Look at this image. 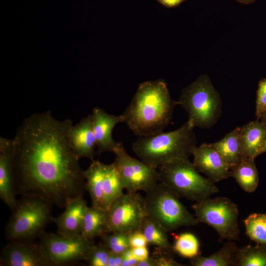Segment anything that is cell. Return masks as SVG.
Here are the masks:
<instances>
[{"label":"cell","instance_id":"cell-34","mask_svg":"<svg viewBox=\"0 0 266 266\" xmlns=\"http://www.w3.org/2000/svg\"><path fill=\"white\" fill-rule=\"evenodd\" d=\"M131 249L133 257L138 261L147 259L150 257L147 247H135Z\"/></svg>","mask_w":266,"mask_h":266},{"label":"cell","instance_id":"cell-11","mask_svg":"<svg viewBox=\"0 0 266 266\" xmlns=\"http://www.w3.org/2000/svg\"><path fill=\"white\" fill-rule=\"evenodd\" d=\"M114 153L124 189L128 193L146 192L159 182L158 169L131 156L119 142Z\"/></svg>","mask_w":266,"mask_h":266},{"label":"cell","instance_id":"cell-4","mask_svg":"<svg viewBox=\"0 0 266 266\" xmlns=\"http://www.w3.org/2000/svg\"><path fill=\"white\" fill-rule=\"evenodd\" d=\"M176 102L186 111L187 121L194 128L209 129L221 115L220 95L206 74L184 88Z\"/></svg>","mask_w":266,"mask_h":266},{"label":"cell","instance_id":"cell-31","mask_svg":"<svg viewBox=\"0 0 266 266\" xmlns=\"http://www.w3.org/2000/svg\"><path fill=\"white\" fill-rule=\"evenodd\" d=\"M174 254L155 247L150 257L153 259L155 266H182L183 265L174 259Z\"/></svg>","mask_w":266,"mask_h":266},{"label":"cell","instance_id":"cell-25","mask_svg":"<svg viewBox=\"0 0 266 266\" xmlns=\"http://www.w3.org/2000/svg\"><path fill=\"white\" fill-rule=\"evenodd\" d=\"M124 188L119 171L114 163L105 165L103 181V193L106 210L123 193Z\"/></svg>","mask_w":266,"mask_h":266},{"label":"cell","instance_id":"cell-38","mask_svg":"<svg viewBox=\"0 0 266 266\" xmlns=\"http://www.w3.org/2000/svg\"><path fill=\"white\" fill-rule=\"evenodd\" d=\"M107 266H116L115 254L111 252L108 260Z\"/></svg>","mask_w":266,"mask_h":266},{"label":"cell","instance_id":"cell-35","mask_svg":"<svg viewBox=\"0 0 266 266\" xmlns=\"http://www.w3.org/2000/svg\"><path fill=\"white\" fill-rule=\"evenodd\" d=\"M163 5L167 7L177 6L186 0H157Z\"/></svg>","mask_w":266,"mask_h":266},{"label":"cell","instance_id":"cell-13","mask_svg":"<svg viewBox=\"0 0 266 266\" xmlns=\"http://www.w3.org/2000/svg\"><path fill=\"white\" fill-rule=\"evenodd\" d=\"M193 155V164L197 170L204 173L212 182L221 181L231 177L227 163L209 143L197 146Z\"/></svg>","mask_w":266,"mask_h":266},{"label":"cell","instance_id":"cell-39","mask_svg":"<svg viewBox=\"0 0 266 266\" xmlns=\"http://www.w3.org/2000/svg\"><path fill=\"white\" fill-rule=\"evenodd\" d=\"M236 0L243 4H250L251 3H254L256 0Z\"/></svg>","mask_w":266,"mask_h":266},{"label":"cell","instance_id":"cell-10","mask_svg":"<svg viewBox=\"0 0 266 266\" xmlns=\"http://www.w3.org/2000/svg\"><path fill=\"white\" fill-rule=\"evenodd\" d=\"M146 216L144 197L138 192L124 193L106 210V233L139 231Z\"/></svg>","mask_w":266,"mask_h":266},{"label":"cell","instance_id":"cell-21","mask_svg":"<svg viewBox=\"0 0 266 266\" xmlns=\"http://www.w3.org/2000/svg\"><path fill=\"white\" fill-rule=\"evenodd\" d=\"M231 177L234 178L241 188L248 193L254 192L258 185L259 174L254 159L243 158L230 169Z\"/></svg>","mask_w":266,"mask_h":266},{"label":"cell","instance_id":"cell-26","mask_svg":"<svg viewBox=\"0 0 266 266\" xmlns=\"http://www.w3.org/2000/svg\"><path fill=\"white\" fill-rule=\"evenodd\" d=\"M234 266H266V245L238 248Z\"/></svg>","mask_w":266,"mask_h":266},{"label":"cell","instance_id":"cell-20","mask_svg":"<svg viewBox=\"0 0 266 266\" xmlns=\"http://www.w3.org/2000/svg\"><path fill=\"white\" fill-rule=\"evenodd\" d=\"M240 127L227 133L221 140L209 143L227 163L230 169L238 165L243 159L240 141Z\"/></svg>","mask_w":266,"mask_h":266},{"label":"cell","instance_id":"cell-5","mask_svg":"<svg viewBox=\"0 0 266 266\" xmlns=\"http://www.w3.org/2000/svg\"><path fill=\"white\" fill-rule=\"evenodd\" d=\"M52 205L38 197L21 196L5 226V238L9 241L39 238L52 222Z\"/></svg>","mask_w":266,"mask_h":266},{"label":"cell","instance_id":"cell-33","mask_svg":"<svg viewBox=\"0 0 266 266\" xmlns=\"http://www.w3.org/2000/svg\"><path fill=\"white\" fill-rule=\"evenodd\" d=\"M128 240L131 248L147 247L148 244L144 234L140 230L128 234Z\"/></svg>","mask_w":266,"mask_h":266},{"label":"cell","instance_id":"cell-30","mask_svg":"<svg viewBox=\"0 0 266 266\" xmlns=\"http://www.w3.org/2000/svg\"><path fill=\"white\" fill-rule=\"evenodd\" d=\"M110 250L102 243L95 244L86 261L90 266H107Z\"/></svg>","mask_w":266,"mask_h":266},{"label":"cell","instance_id":"cell-9","mask_svg":"<svg viewBox=\"0 0 266 266\" xmlns=\"http://www.w3.org/2000/svg\"><path fill=\"white\" fill-rule=\"evenodd\" d=\"M38 243L49 266H61L86 261L93 246L92 239L82 235L67 237L44 232Z\"/></svg>","mask_w":266,"mask_h":266},{"label":"cell","instance_id":"cell-17","mask_svg":"<svg viewBox=\"0 0 266 266\" xmlns=\"http://www.w3.org/2000/svg\"><path fill=\"white\" fill-rule=\"evenodd\" d=\"M88 207L83 197L75 198L69 202L62 214L57 217H52V222L57 226V233L67 237L80 235L84 217Z\"/></svg>","mask_w":266,"mask_h":266},{"label":"cell","instance_id":"cell-3","mask_svg":"<svg viewBox=\"0 0 266 266\" xmlns=\"http://www.w3.org/2000/svg\"><path fill=\"white\" fill-rule=\"evenodd\" d=\"M197 144L194 128L187 121L173 131L139 137L132 149L139 160L157 169L175 160L189 159Z\"/></svg>","mask_w":266,"mask_h":266},{"label":"cell","instance_id":"cell-2","mask_svg":"<svg viewBox=\"0 0 266 266\" xmlns=\"http://www.w3.org/2000/svg\"><path fill=\"white\" fill-rule=\"evenodd\" d=\"M176 105L164 80L145 81L139 85L122 114L124 123L139 137L163 132L170 123Z\"/></svg>","mask_w":266,"mask_h":266},{"label":"cell","instance_id":"cell-6","mask_svg":"<svg viewBox=\"0 0 266 266\" xmlns=\"http://www.w3.org/2000/svg\"><path fill=\"white\" fill-rule=\"evenodd\" d=\"M159 182L179 198L198 201L219 192L208 178L202 176L189 159L175 160L158 168Z\"/></svg>","mask_w":266,"mask_h":266},{"label":"cell","instance_id":"cell-8","mask_svg":"<svg viewBox=\"0 0 266 266\" xmlns=\"http://www.w3.org/2000/svg\"><path fill=\"white\" fill-rule=\"evenodd\" d=\"M200 223L207 224L218 233L219 240H236L240 230L237 205L226 197L206 198L192 205Z\"/></svg>","mask_w":266,"mask_h":266},{"label":"cell","instance_id":"cell-16","mask_svg":"<svg viewBox=\"0 0 266 266\" xmlns=\"http://www.w3.org/2000/svg\"><path fill=\"white\" fill-rule=\"evenodd\" d=\"M68 140L71 148L78 159L86 158L94 160L97 146L92 114L83 118L77 124L70 127Z\"/></svg>","mask_w":266,"mask_h":266},{"label":"cell","instance_id":"cell-18","mask_svg":"<svg viewBox=\"0 0 266 266\" xmlns=\"http://www.w3.org/2000/svg\"><path fill=\"white\" fill-rule=\"evenodd\" d=\"M266 138V124L256 120L240 127V141L243 158L254 159L261 154Z\"/></svg>","mask_w":266,"mask_h":266},{"label":"cell","instance_id":"cell-19","mask_svg":"<svg viewBox=\"0 0 266 266\" xmlns=\"http://www.w3.org/2000/svg\"><path fill=\"white\" fill-rule=\"evenodd\" d=\"M105 164L93 160L84 170L85 188L90 196L92 206L106 211L103 193V181Z\"/></svg>","mask_w":266,"mask_h":266},{"label":"cell","instance_id":"cell-23","mask_svg":"<svg viewBox=\"0 0 266 266\" xmlns=\"http://www.w3.org/2000/svg\"><path fill=\"white\" fill-rule=\"evenodd\" d=\"M106 211L88 207L84 217L81 235L92 239L106 233Z\"/></svg>","mask_w":266,"mask_h":266},{"label":"cell","instance_id":"cell-36","mask_svg":"<svg viewBox=\"0 0 266 266\" xmlns=\"http://www.w3.org/2000/svg\"><path fill=\"white\" fill-rule=\"evenodd\" d=\"M138 261L134 257L130 258H123L121 266H136Z\"/></svg>","mask_w":266,"mask_h":266},{"label":"cell","instance_id":"cell-28","mask_svg":"<svg viewBox=\"0 0 266 266\" xmlns=\"http://www.w3.org/2000/svg\"><path fill=\"white\" fill-rule=\"evenodd\" d=\"M172 246L175 252L183 257L192 259L199 255L198 239L191 233H184L177 236Z\"/></svg>","mask_w":266,"mask_h":266},{"label":"cell","instance_id":"cell-24","mask_svg":"<svg viewBox=\"0 0 266 266\" xmlns=\"http://www.w3.org/2000/svg\"><path fill=\"white\" fill-rule=\"evenodd\" d=\"M140 231L144 234L148 244L175 254L173 246L168 238V232L150 217L146 216L144 218Z\"/></svg>","mask_w":266,"mask_h":266},{"label":"cell","instance_id":"cell-22","mask_svg":"<svg viewBox=\"0 0 266 266\" xmlns=\"http://www.w3.org/2000/svg\"><path fill=\"white\" fill-rule=\"evenodd\" d=\"M235 243L232 240L226 242L217 252L203 257L198 255L192 259L193 266H234L235 255L238 250Z\"/></svg>","mask_w":266,"mask_h":266},{"label":"cell","instance_id":"cell-32","mask_svg":"<svg viewBox=\"0 0 266 266\" xmlns=\"http://www.w3.org/2000/svg\"><path fill=\"white\" fill-rule=\"evenodd\" d=\"M266 109V78L261 79L258 83L256 102L255 116L257 120Z\"/></svg>","mask_w":266,"mask_h":266},{"label":"cell","instance_id":"cell-37","mask_svg":"<svg viewBox=\"0 0 266 266\" xmlns=\"http://www.w3.org/2000/svg\"><path fill=\"white\" fill-rule=\"evenodd\" d=\"M136 266H155V265L150 256L147 259L138 261Z\"/></svg>","mask_w":266,"mask_h":266},{"label":"cell","instance_id":"cell-27","mask_svg":"<svg viewBox=\"0 0 266 266\" xmlns=\"http://www.w3.org/2000/svg\"><path fill=\"white\" fill-rule=\"evenodd\" d=\"M246 233L257 244L266 245V214L253 213L244 221Z\"/></svg>","mask_w":266,"mask_h":266},{"label":"cell","instance_id":"cell-7","mask_svg":"<svg viewBox=\"0 0 266 266\" xmlns=\"http://www.w3.org/2000/svg\"><path fill=\"white\" fill-rule=\"evenodd\" d=\"M179 198L171 189L159 182L145 192L144 200L147 216L168 233L181 227L195 226L200 223Z\"/></svg>","mask_w":266,"mask_h":266},{"label":"cell","instance_id":"cell-14","mask_svg":"<svg viewBox=\"0 0 266 266\" xmlns=\"http://www.w3.org/2000/svg\"><path fill=\"white\" fill-rule=\"evenodd\" d=\"M14 150L13 139L0 137V198L13 212L18 201L14 190L11 162Z\"/></svg>","mask_w":266,"mask_h":266},{"label":"cell","instance_id":"cell-40","mask_svg":"<svg viewBox=\"0 0 266 266\" xmlns=\"http://www.w3.org/2000/svg\"><path fill=\"white\" fill-rule=\"evenodd\" d=\"M259 120L266 124V109L262 114Z\"/></svg>","mask_w":266,"mask_h":266},{"label":"cell","instance_id":"cell-29","mask_svg":"<svg viewBox=\"0 0 266 266\" xmlns=\"http://www.w3.org/2000/svg\"><path fill=\"white\" fill-rule=\"evenodd\" d=\"M100 243L115 254H123L130 247L128 234L121 233H105L100 237Z\"/></svg>","mask_w":266,"mask_h":266},{"label":"cell","instance_id":"cell-1","mask_svg":"<svg viewBox=\"0 0 266 266\" xmlns=\"http://www.w3.org/2000/svg\"><path fill=\"white\" fill-rule=\"evenodd\" d=\"M72 125L70 119H55L49 110L24 119L13 138L16 195L38 197L59 208L83 197L84 170L68 140Z\"/></svg>","mask_w":266,"mask_h":266},{"label":"cell","instance_id":"cell-15","mask_svg":"<svg viewBox=\"0 0 266 266\" xmlns=\"http://www.w3.org/2000/svg\"><path fill=\"white\" fill-rule=\"evenodd\" d=\"M92 114L97 148L96 154L107 152L114 153L119 142L114 140L112 133L117 124L124 122L123 115L108 114L104 110L98 107L93 108Z\"/></svg>","mask_w":266,"mask_h":266},{"label":"cell","instance_id":"cell-41","mask_svg":"<svg viewBox=\"0 0 266 266\" xmlns=\"http://www.w3.org/2000/svg\"><path fill=\"white\" fill-rule=\"evenodd\" d=\"M266 152V140L265 141V142L264 143V145H263V148L262 149V150H261V154L264 153Z\"/></svg>","mask_w":266,"mask_h":266},{"label":"cell","instance_id":"cell-12","mask_svg":"<svg viewBox=\"0 0 266 266\" xmlns=\"http://www.w3.org/2000/svg\"><path fill=\"white\" fill-rule=\"evenodd\" d=\"M0 266H49V265L38 242L12 240L1 249Z\"/></svg>","mask_w":266,"mask_h":266}]
</instances>
